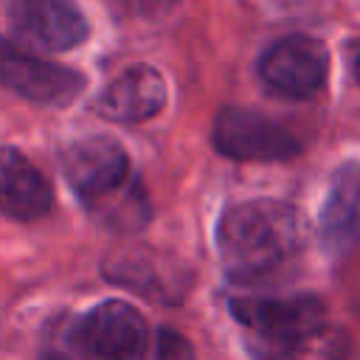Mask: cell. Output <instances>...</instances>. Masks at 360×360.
I'll return each mask as SVG.
<instances>
[{"label": "cell", "mask_w": 360, "mask_h": 360, "mask_svg": "<svg viewBox=\"0 0 360 360\" xmlns=\"http://www.w3.org/2000/svg\"><path fill=\"white\" fill-rule=\"evenodd\" d=\"M301 245L298 214L278 200H248L231 205L217 222V250L233 281H256L284 262Z\"/></svg>", "instance_id": "1"}, {"label": "cell", "mask_w": 360, "mask_h": 360, "mask_svg": "<svg viewBox=\"0 0 360 360\" xmlns=\"http://www.w3.org/2000/svg\"><path fill=\"white\" fill-rule=\"evenodd\" d=\"M70 343L82 360H146L149 326L132 304L101 301L76 321Z\"/></svg>", "instance_id": "2"}, {"label": "cell", "mask_w": 360, "mask_h": 360, "mask_svg": "<svg viewBox=\"0 0 360 360\" xmlns=\"http://www.w3.org/2000/svg\"><path fill=\"white\" fill-rule=\"evenodd\" d=\"M0 84L25 101L68 107L84 90V76L0 37Z\"/></svg>", "instance_id": "3"}, {"label": "cell", "mask_w": 360, "mask_h": 360, "mask_svg": "<svg viewBox=\"0 0 360 360\" xmlns=\"http://www.w3.org/2000/svg\"><path fill=\"white\" fill-rule=\"evenodd\" d=\"M214 146L219 155L250 163L287 160L301 146L270 115L248 107H222L214 121Z\"/></svg>", "instance_id": "4"}, {"label": "cell", "mask_w": 360, "mask_h": 360, "mask_svg": "<svg viewBox=\"0 0 360 360\" xmlns=\"http://www.w3.org/2000/svg\"><path fill=\"white\" fill-rule=\"evenodd\" d=\"M329 70V51L321 39L307 34H290L273 42L262 62L259 76L262 82L284 98H309L315 96Z\"/></svg>", "instance_id": "5"}, {"label": "cell", "mask_w": 360, "mask_h": 360, "mask_svg": "<svg viewBox=\"0 0 360 360\" xmlns=\"http://www.w3.org/2000/svg\"><path fill=\"white\" fill-rule=\"evenodd\" d=\"M59 163L68 186L84 205L112 194L129 180V155L110 135H90L68 143Z\"/></svg>", "instance_id": "6"}, {"label": "cell", "mask_w": 360, "mask_h": 360, "mask_svg": "<svg viewBox=\"0 0 360 360\" xmlns=\"http://www.w3.org/2000/svg\"><path fill=\"white\" fill-rule=\"evenodd\" d=\"M231 312L259 343H284L326 326L323 301L307 292L287 298H231Z\"/></svg>", "instance_id": "7"}, {"label": "cell", "mask_w": 360, "mask_h": 360, "mask_svg": "<svg viewBox=\"0 0 360 360\" xmlns=\"http://www.w3.org/2000/svg\"><path fill=\"white\" fill-rule=\"evenodd\" d=\"M101 270L112 284L163 304H177L188 287V273H183V264L152 248H124L107 256Z\"/></svg>", "instance_id": "8"}, {"label": "cell", "mask_w": 360, "mask_h": 360, "mask_svg": "<svg viewBox=\"0 0 360 360\" xmlns=\"http://www.w3.org/2000/svg\"><path fill=\"white\" fill-rule=\"evenodd\" d=\"M14 31L45 51H70L87 39V17L76 0H8Z\"/></svg>", "instance_id": "9"}, {"label": "cell", "mask_w": 360, "mask_h": 360, "mask_svg": "<svg viewBox=\"0 0 360 360\" xmlns=\"http://www.w3.org/2000/svg\"><path fill=\"white\" fill-rule=\"evenodd\" d=\"M166 104V82L160 70L149 65H132L121 70L96 98V112L110 121L138 124L158 115Z\"/></svg>", "instance_id": "10"}, {"label": "cell", "mask_w": 360, "mask_h": 360, "mask_svg": "<svg viewBox=\"0 0 360 360\" xmlns=\"http://www.w3.org/2000/svg\"><path fill=\"white\" fill-rule=\"evenodd\" d=\"M318 228L323 248L332 256H343L360 245V160H349L335 169Z\"/></svg>", "instance_id": "11"}, {"label": "cell", "mask_w": 360, "mask_h": 360, "mask_svg": "<svg viewBox=\"0 0 360 360\" xmlns=\"http://www.w3.org/2000/svg\"><path fill=\"white\" fill-rule=\"evenodd\" d=\"M53 205L51 183L14 146H0V211L20 222L42 219Z\"/></svg>", "instance_id": "12"}, {"label": "cell", "mask_w": 360, "mask_h": 360, "mask_svg": "<svg viewBox=\"0 0 360 360\" xmlns=\"http://www.w3.org/2000/svg\"><path fill=\"white\" fill-rule=\"evenodd\" d=\"M349 335L340 326H321L312 335L284 340V343H259L256 360H346Z\"/></svg>", "instance_id": "13"}, {"label": "cell", "mask_w": 360, "mask_h": 360, "mask_svg": "<svg viewBox=\"0 0 360 360\" xmlns=\"http://www.w3.org/2000/svg\"><path fill=\"white\" fill-rule=\"evenodd\" d=\"M87 211L104 222L112 231H138L149 222V202L143 188L129 177L121 188H115L112 194L96 200L87 205Z\"/></svg>", "instance_id": "14"}, {"label": "cell", "mask_w": 360, "mask_h": 360, "mask_svg": "<svg viewBox=\"0 0 360 360\" xmlns=\"http://www.w3.org/2000/svg\"><path fill=\"white\" fill-rule=\"evenodd\" d=\"M155 360H194V349L180 332L163 326L155 335Z\"/></svg>", "instance_id": "15"}, {"label": "cell", "mask_w": 360, "mask_h": 360, "mask_svg": "<svg viewBox=\"0 0 360 360\" xmlns=\"http://www.w3.org/2000/svg\"><path fill=\"white\" fill-rule=\"evenodd\" d=\"M132 3H135V8H141V11H163V8L174 6L177 0H132Z\"/></svg>", "instance_id": "16"}, {"label": "cell", "mask_w": 360, "mask_h": 360, "mask_svg": "<svg viewBox=\"0 0 360 360\" xmlns=\"http://www.w3.org/2000/svg\"><path fill=\"white\" fill-rule=\"evenodd\" d=\"M354 79H357V84H360V45H357V51H354Z\"/></svg>", "instance_id": "17"}, {"label": "cell", "mask_w": 360, "mask_h": 360, "mask_svg": "<svg viewBox=\"0 0 360 360\" xmlns=\"http://www.w3.org/2000/svg\"><path fill=\"white\" fill-rule=\"evenodd\" d=\"M39 360H68V357H65V354H59V352H45Z\"/></svg>", "instance_id": "18"}]
</instances>
